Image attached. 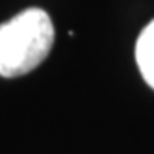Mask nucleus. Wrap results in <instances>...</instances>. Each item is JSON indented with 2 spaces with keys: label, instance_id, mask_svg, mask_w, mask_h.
<instances>
[{
  "label": "nucleus",
  "instance_id": "1",
  "mask_svg": "<svg viewBox=\"0 0 154 154\" xmlns=\"http://www.w3.org/2000/svg\"><path fill=\"white\" fill-rule=\"evenodd\" d=\"M54 24L41 8H28L0 24V76L17 78L32 72L48 58Z\"/></svg>",
  "mask_w": 154,
  "mask_h": 154
},
{
  "label": "nucleus",
  "instance_id": "2",
  "mask_svg": "<svg viewBox=\"0 0 154 154\" xmlns=\"http://www.w3.org/2000/svg\"><path fill=\"white\" fill-rule=\"evenodd\" d=\"M136 61L143 80L154 89V19L141 30L136 43Z\"/></svg>",
  "mask_w": 154,
  "mask_h": 154
}]
</instances>
